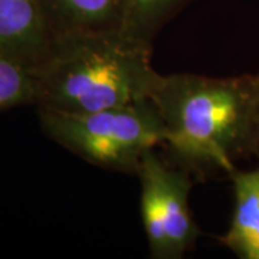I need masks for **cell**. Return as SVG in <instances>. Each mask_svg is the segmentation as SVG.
<instances>
[{"mask_svg":"<svg viewBox=\"0 0 259 259\" xmlns=\"http://www.w3.org/2000/svg\"><path fill=\"white\" fill-rule=\"evenodd\" d=\"M151 101L186 170L229 176L236 160L259 151L258 75H161Z\"/></svg>","mask_w":259,"mask_h":259,"instance_id":"obj_1","label":"cell"},{"mask_svg":"<svg viewBox=\"0 0 259 259\" xmlns=\"http://www.w3.org/2000/svg\"><path fill=\"white\" fill-rule=\"evenodd\" d=\"M151 44L122 29L58 39L33 72L36 110L87 114L151 100L161 74Z\"/></svg>","mask_w":259,"mask_h":259,"instance_id":"obj_2","label":"cell"},{"mask_svg":"<svg viewBox=\"0 0 259 259\" xmlns=\"http://www.w3.org/2000/svg\"><path fill=\"white\" fill-rule=\"evenodd\" d=\"M36 114L47 137L107 170L137 175L144 154L166 143L164 122L151 100L87 114Z\"/></svg>","mask_w":259,"mask_h":259,"instance_id":"obj_3","label":"cell"},{"mask_svg":"<svg viewBox=\"0 0 259 259\" xmlns=\"http://www.w3.org/2000/svg\"><path fill=\"white\" fill-rule=\"evenodd\" d=\"M140 207L150 256L180 259L194 246L199 226L190 212L192 180L186 168H175L153 150L140 163Z\"/></svg>","mask_w":259,"mask_h":259,"instance_id":"obj_4","label":"cell"},{"mask_svg":"<svg viewBox=\"0 0 259 259\" xmlns=\"http://www.w3.org/2000/svg\"><path fill=\"white\" fill-rule=\"evenodd\" d=\"M54 37L39 0H0V54L35 72L48 61Z\"/></svg>","mask_w":259,"mask_h":259,"instance_id":"obj_5","label":"cell"},{"mask_svg":"<svg viewBox=\"0 0 259 259\" xmlns=\"http://www.w3.org/2000/svg\"><path fill=\"white\" fill-rule=\"evenodd\" d=\"M39 3L54 42L122 29V0H39Z\"/></svg>","mask_w":259,"mask_h":259,"instance_id":"obj_6","label":"cell"},{"mask_svg":"<svg viewBox=\"0 0 259 259\" xmlns=\"http://www.w3.org/2000/svg\"><path fill=\"white\" fill-rule=\"evenodd\" d=\"M229 177L235 202L229 229L221 242L238 258L259 259V167L235 168Z\"/></svg>","mask_w":259,"mask_h":259,"instance_id":"obj_7","label":"cell"},{"mask_svg":"<svg viewBox=\"0 0 259 259\" xmlns=\"http://www.w3.org/2000/svg\"><path fill=\"white\" fill-rule=\"evenodd\" d=\"M122 30L153 45L154 37L179 12L194 0H122Z\"/></svg>","mask_w":259,"mask_h":259,"instance_id":"obj_8","label":"cell"},{"mask_svg":"<svg viewBox=\"0 0 259 259\" xmlns=\"http://www.w3.org/2000/svg\"><path fill=\"white\" fill-rule=\"evenodd\" d=\"M36 102V85L32 72L0 54V112Z\"/></svg>","mask_w":259,"mask_h":259,"instance_id":"obj_9","label":"cell"},{"mask_svg":"<svg viewBox=\"0 0 259 259\" xmlns=\"http://www.w3.org/2000/svg\"><path fill=\"white\" fill-rule=\"evenodd\" d=\"M258 75V90H259V74H256Z\"/></svg>","mask_w":259,"mask_h":259,"instance_id":"obj_10","label":"cell"}]
</instances>
